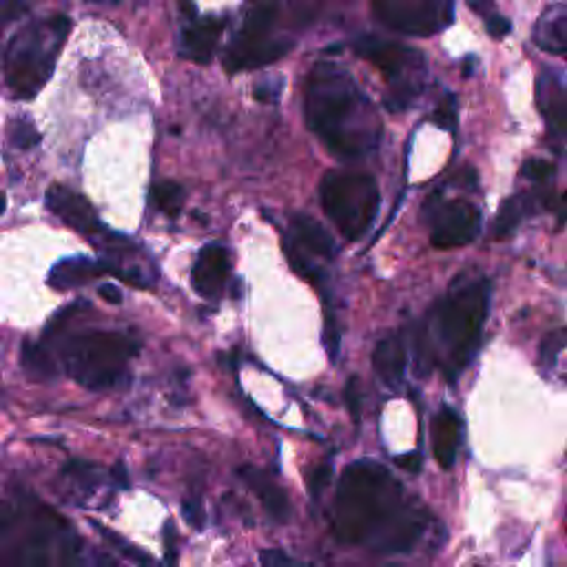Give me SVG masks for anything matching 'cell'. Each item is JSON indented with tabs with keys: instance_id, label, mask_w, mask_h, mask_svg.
Instances as JSON below:
<instances>
[{
	"instance_id": "cell-11",
	"label": "cell",
	"mask_w": 567,
	"mask_h": 567,
	"mask_svg": "<svg viewBox=\"0 0 567 567\" xmlns=\"http://www.w3.org/2000/svg\"><path fill=\"white\" fill-rule=\"evenodd\" d=\"M47 206L56 218L63 220L67 226L78 231L80 235L87 237L107 235L105 224L98 220L94 206L87 202L82 195L76 193V191L54 184V187H49L47 191Z\"/></svg>"
},
{
	"instance_id": "cell-24",
	"label": "cell",
	"mask_w": 567,
	"mask_h": 567,
	"mask_svg": "<svg viewBox=\"0 0 567 567\" xmlns=\"http://www.w3.org/2000/svg\"><path fill=\"white\" fill-rule=\"evenodd\" d=\"M528 211V200L525 198H512L508 200L499 211V218L494 222V235L505 237L517 229V224L523 218V213Z\"/></svg>"
},
{
	"instance_id": "cell-4",
	"label": "cell",
	"mask_w": 567,
	"mask_h": 567,
	"mask_svg": "<svg viewBox=\"0 0 567 567\" xmlns=\"http://www.w3.org/2000/svg\"><path fill=\"white\" fill-rule=\"evenodd\" d=\"M69 32L71 20L54 16L27 25L14 36L5 54V82L14 96L32 100L47 85Z\"/></svg>"
},
{
	"instance_id": "cell-43",
	"label": "cell",
	"mask_w": 567,
	"mask_h": 567,
	"mask_svg": "<svg viewBox=\"0 0 567 567\" xmlns=\"http://www.w3.org/2000/svg\"><path fill=\"white\" fill-rule=\"evenodd\" d=\"M100 3H116V0H100Z\"/></svg>"
},
{
	"instance_id": "cell-17",
	"label": "cell",
	"mask_w": 567,
	"mask_h": 567,
	"mask_svg": "<svg viewBox=\"0 0 567 567\" xmlns=\"http://www.w3.org/2000/svg\"><path fill=\"white\" fill-rule=\"evenodd\" d=\"M105 273H118L120 275V271H116L107 262L89 260V257H71V260H65L54 266L49 275V284L58 288V291H67V288L82 286V284L96 280V277L105 275Z\"/></svg>"
},
{
	"instance_id": "cell-8",
	"label": "cell",
	"mask_w": 567,
	"mask_h": 567,
	"mask_svg": "<svg viewBox=\"0 0 567 567\" xmlns=\"http://www.w3.org/2000/svg\"><path fill=\"white\" fill-rule=\"evenodd\" d=\"M277 9L280 0H251L240 34L224 56V65L231 74L275 63L291 49L288 40L271 38Z\"/></svg>"
},
{
	"instance_id": "cell-35",
	"label": "cell",
	"mask_w": 567,
	"mask_h": 567,
	"mask_svg": "<svg viewBox=\"0 0 567 567\" xmlns=\"http://www.w3.org/2000/svg\"><path fill=\"white\" fill-rule=\"evenodd\" d=\"M282 94V82H262V85L255 87V98L260 102H277V98Z\"/></svg>"
},
{
	"instance_id": "cell-39",
	"label": "cell",
	"mask_w": 567,
	"mask_h": 567,
	"mask_svg": "<svg viewBox=\"0 0 567 567\" xmlns=\"http://www.w3.org/2000/svg\"><path fill=\"white\" fill-rule=\"evenodd\" d=\"M397 466L406 468V470H408V472H419L421 470V459H419V455L397 457Z\"/></svg>"
},
{
	"instance_id": "cell-15",
	"label": "cell",
	"mask_w": 567,
	"mask_h": 567,
	"mask_svg": "<svg viewBox=\"0 0 567 567\" xmlns=\"http://www.w3.org/2000/svg\"><path fill=\"white\" fill-rule=\"evenodd\" d=\"M461 435L463 428L459 415L452 408H448V406H443L435 415V419H432V452H435L441 468L455 466L459 446H461Z\"/></svg>"
},
{
	"instance_id": "cell-6",
	"label": "cell",
	"mask_w": 567,
	"mask_h": 567,
	"mask_svg": "<svg viewBox=\"0 0 567 567\" xmlns=\"http://www.w3.org/2000/svg\"><path fill=\"white\" fill-rule=\"evenodd\" d=\"M322 206L346 240L357 242L379 211V189L370 175L328 171L322 180Z\"/></svg>"
},
{
	"instance_id": "cell-38",
	"label": "cell",
	"mask_w": 567,
	"mask_h": 567,
	"mask_svg": "<svg viewBox=\"0 0 567 567\" xmlns=\"http://www.w3.org/2000/svg\"><path fill=\"white\" fill-rule=\"evenodd\" d=\"M468 5H470V9L474 14H479V16H490V14H494V0H468Z\"/></svg>"
},
{
	"instance_id": "cell-21",
	"label": "cell",
	"mask_w": 567,
	"mask_h": 567,
	"mask_svg": "<svg viewBox=\"0 0 567 567\" xmlns=\"http://www.w3.org/2000/svg\"><path fill=\"white\" fill-rule=\"evenodd\" d=\"M20 362H23L25 373L36 381H51L58 377V364H56L54 353L45 344L25 342Z\"/></svg>"
},
{
	"instance_id": "cell-41",
	"label": "cell",
	"mask_w": 567,
	"mask_h": 567,
	"mask_svg": "<svg viewBox=\"0 0 567 567\" xmlns=\"http://www.w3.org/2000/svg\"><path fill=\"white\" fill-rule=\"evenodd\" d=\"M355 384H357V381H350V386H348V390H346V395H348V406H350V410L355 412V415H357V408H359V401H357V395H355Z\"/></svg>"
},
{
	"instance_id": "cell-12",
	"label": "cell",
	"mask_w": 567,
	"mask_h": 567,
	"mask_svg": "<svg viewBox=\"0 0 567 567\" xmlns=\"http://www.w3.org/2000/svg\"><path fill=\"white\" fill-rule=\"evenodd\" d=\"M229 273V251L222 244H206L198 253V260H195L193 271H191V284H193L195 291L206 297V300H215L224 291Z\"/></svg>"
},
{
	"instance_id": "cell-7",
	"label": "cell",
	"mask_w": 567,
	"mask_h": 567,
	"mask_svg": "<svg viewBox=\"0 0 567 567\" xmlns=\"http://www.w3.org/2000/svg\"><path fill=\"white\" fill-rule=\"evenodd\" d=\"M355 51L370 60L388 80L390 94L386 96V109L404 111L421 94L426 76V63L421 51L404 45L381 40L377 36H362L355 40Z\"/></svg>"
},
{
	"instance_id": "cell-27",
	"label": "cell",
	"mask_w": 567,
	"mask_h": 567,
	"mask_svg": "<svg viewBox=\"0 0 567 567\" xmlns=\"http://www.w3.org/2000/svg\"><path fill=\"white\" fill-rule=\"evenodd\" d=\"M286 246V255H288V260H291V266H293V271L297 273V275H302V277H306V280H311V282H319V271L315 268V264H313L311 260H308L306 255H304V253L300 251V246L295 244V242H293V244H284Z\"/></svg>"
},
{
	"instance_id": "cell-34",
	"label": "cell",
	"mask_w": 567,
	"mask_h": 567,
	"mask_svg": "<svg viewBox=\"0 0 567 567\" xmlns=\"http://www.w3.org/2000/svg\"><path fill=\"white\" fill-rule=\"evenodd\" d=\"M164 561L178 563V536H175L173 523L164 525Z\"/></svg>"
},
{
	"instance_id": "cell-37",
	"label": "cell",
	"mask_w": 567,
	"mask_h": 567,
	"mask_svg": "<svg viewBox=\"0 0 567 567\" xmlns=\"http://www.w3.org/2000/svg\"><path fill=\"white\" fill-rule=\"evenodd\" d=\"M100 297H105L107 302L109 304H120L122 302V293H120V288L116 286V284H102L100 286Z\"/></svg>"
},
{
	"instance_id": "cell-31",
	"label": "cell",
	"mask_w": 567,
	"mask_h": 567,
	"mask_svg": "<svg viewBox=\"0 0 567 567\" xmlns=\"http://www.w3.org/2000/svg\"><path fill=\"white\" fill-rule=\"evenodd\" d=\"M182 514L187 519V523L191 528L195 530H202L204 528V505L200 499H184L182 503Z\"/></svg>"
},
{
	"instance_id": "cell-28",
	"label": "cell",
	"mask_w": 567,
	"mask_h": 567,
	"mask_svg": "<svg viewBox=\"0 0 567 567\" xmlns=\"http://www.w3.org/2000/svg\"><path fill=\"white\" fill-rule=\"evenodd\" d=\"M29 0H0V36H3L5 27L14 20L23 18L29 12Z\"/></svg>"
},
{
	"instance_id": "cell-36",
	"label": "cell",
	"mask_w": 567,
	"mask_h": 567,
	"mask_svg": "<svg viewBox=\"0 0 567 567\" xmlns=\"http://www.w3.org/2000/svg\"><path fill=\"white\" fill-rule=\"evenodd\" d=\"M260 561H262V565H266V567L293 565V563H295V559H291V556H288V554H284L282 550H262Z\"/></svg>"
},
{
	"instance_id": "cell-30",
	"label": "cell",
	"mask_w": 567,
	"mask_h": 567,
	"mask_svg": "<svg viewBox=\"0 0 567 567\" xmlns=\"http://www.w3.org/2000/svg\"><path fill=\"white\" fill-rule=\"evenodd\" d=\"M435 122L441 129H452L457 122V100L455 96H446L441 100L439 109L435 111Z\"/></svg>"
},
{
	"instance_id": "cell-2",
	"label": "cell",
	"mask_w": 567,
	"mask_h": 567,
	"mask_svg": "<svg viewBox=\"0 0 567 567\" xmlns=\"http://www.w3.org/2000/svg\"><path fill=\"white\" fill-rule=\"evenodd\" d=\"M306 122L324 147L337 158H362L375 151L381 138L373 102L344 67L322 60L306 85Z\"/></svg>"
},
{
	"instance_id": "cell-9",
	"label": "cell",
	"mask_w": 567,
	"mask_h": 567,
	"mask_svg": "<svg viewBox=\"0 0 567 567\" xmlns=\"http://www.w3.org/2000/svg\"><path fill=\"white\" fill-rule=\"evenodd\" d=\"M381 23L406 36L428 38L450 27L455 0H373Z\"/></svg>"
},
{
	"instance_id": "cell-22",
	"label": "cell",
	"mask_w": 567,
	"mask_h": 567,
	"mask_svg": "<svg viewBox=\"0 0 567 567\" xmlns=\"http://www.w3.org/2000/svg\"><path fill=\"white\" fill-rule=\"evenodd\" d=\"M91 525H94V528L98 530V534H100L102 539H105L107 543L111 545V548H116V552H120V554L125 556L127 561H131V563H138V565H142V563L151 565L153 563L151 554H147V552H142L140 548H136V545H131L127 539H122L120 534L113 532V530L105 528V525L98 523V521H91Z\"/></svg>"
},
{
	"instance_id": "cell-18",
	"label": "cell",
	"mask_w": 567,
	"mask_h": 567,
	"mask_svg": "<svg viewBox=\"0 0 567 567\" xmlns=\"http://www.w3.org/2000/svg\"><path fill=\"white\" fill-rule=\"evenodd\" d=\"M240 477L242 481L260 497L268 517L280 521V523L288 521V517H291V503H288L286 494H284V490L280 486H275L264 472L257 470V468L253 466L240 468Z\"/></svg>"
},
{
	"instance_id": "cell-23",
	"label": "cell",
	"mask_w": 567,
	"mask_h": 567,
	"mask_svg": "<svg viewBox=\"0 0 567 567\" xmlns=\"http://www.w3.org/2000/svg\"><path fill=\"white\" fill-rule=\"evenodd\" d=\"M184 198L187 195H184V189L178 182H160L153 187V202H156L162 213L171 215V218L180 215L184 206Z\"/></svg>"
},
{
	"instance_id": "cell-16",
	"label": "cell",
	"mask_w": 567,
	"mask_h": 567,
	"mask_svg": "<svg viewBox=\"0 0 567 567\" xmlns=\"http://www.w3.org/2000/svg\"><path fill=\"white\" fill-rule=\"evenodd\" d=\"M534 45L552 56L567 54V5H550L534 25Z\"/></svg>"
},
{
	"instance_id": "cell-29",
	"label": "cell",
	"mask_w": 567,
	"mask_h": 567,
	"mask_svg": "<svg viewBox=\"0 0 567 567\" xmlns=\"http://www.w3.org/2000/svg\"><path fill=\"white\" fill-rule=\"evenodd\" d=\"M552 173H554V164L548 162V160L532 158L521 167V175L532 180V182H545V180L552 178Z\"/></svg>"
},
{
	"instance_id": "cell-3",
	"label": "cell",
	"mask_w": 567,
	"mask_h": 567,
	"mask_svg": "<svg viewBox=\"0 0 567 567\" xmlns=\"http://www.w3.org/2000/svg\"><path fill=\"white\" fill-rule=\"evenodd\" d=\"M488 308L490 286L486 280L461 284L437 308L435 335L448 381H457L461 370L472 362Z\"/></svg>"
},
{
	"instance_id": "cell-1",
	"label": "cell",
	"mask_w": 567,
	"mask_h": 567,
	"mask_svg": "<svg viewBox=\"0 0 567 567\" xmlns=\"http://www.w3.org/2000/svg\"><path fill=\"white\" fill-rule=\"evenodd\" d=\"M333 530L342 543L395 554L415 548L426 514L404 501V488L384 466L359 459L339 479Z\"/></svg>"
},
{
	"instance_id": "cell-19",
	"label": "cell",
	"mask_w": 567,
	"mask_h": 567,
	"mask_svg": "<svg viewBox=\"0 0 567 567\" xmlns=\"http://www.w3.org/2000/svg\"><path fill=\"white\" fill-rule=\"evenodd\" d=\"M373 366L375 373L379 375V379L384 381L388 388L397 390L401 384H404V375H406V346L401 342V337L397 335H390V337H384L377 344L373 355Z\"/></svg>"
},
{
	"instance_id": "cell-32",
	"label": "cell",
	"mask_w": 567,
	"mask_h": 567,
	"mask_svg": "<svg viewBox=\"0 0 567 567\" xmlns=\"http://www.w3.org/2000/svg\"><path fill=\"white\" fill-rule=\"evenodd\" d=\"M333 477V468L331 466H319L313 470L311 479H308V488H311L313 497L319 499V494L324 492V488L328 486V481H331Z\"/></svg>"
},
{
	"instance_id": "cell-20",
	"label": "cell",
	"mask_w": 567,
	"mask_h": 567,
	"mask_svg": "<svg viewBox=\"0 0 567 567\" xmlns=\"http://www.w3.org/2000/svg\"><path fill=\"white\" fill-rule=\"evenodd\" d=\"M291 226L293 235H295V244H300L304 251L319 257H333L335 251H337L331 233L317 220L308 218V215H295Z\"/></svg>"
},
{
	"instance_id": "cell-42",
	"label": "cell",
	"mask_w": 567,
	"mask_h": 567,
	"mask_svg": "<svg viewBox=\"0 0 567 567\" xmlns=\"http://www.w3.org/2000/svg\"><path fill=\"white\" fill-rule=\"evenodd\" d=\"M556 213H559V226L567 224V191L563 193V198H561L559 206H556Z\"/></svg>"
},
{
	"instance_id": "cell-5",
	"label": "cell",
	"mask_w": 567,
	"mask_h": 567,
	"mask_svg": "<svg viewBox=\"0 0 567 567\" xmlns=\"http://www.w3.org/2000/svg\"><path fill=\"white\" fill-rule=\"evenodd\" d=\"M136 339L125 333L89 331L67 339V373L87 390H111L125 384L127 366L138 355Z\"/></svg>"
},
{
	"instance_id": "cell-40",
	"label": "cell",
	"mask_w": 567,
	"mask_h": 567,
	"mask_svg": "<svg viewBox=\"0 0 567 567\" xmlns=\"http://www.w3.org/2000/svg\"><path fill=\"white\" fill-rule=\"evenodd\" d=\"M111 477H113V481H116V486L118 488H127L129 486V479H127V468H125V463H116V466L111 468Z\"/></svg>"
},
{
	"instance_id": "cell-13",
	"label": "cell",
	"mask_w": 567,
	"mask_h": 567,
	"mask_svg": "<svg viewBox=\"0 0 567 567\" xmlns=\"http://www.w3.org/2000/svg\"><path fill=\"white\" fill-rule=\"evenodd\" d=\"M536 105L548 133L556 140L567 136V89L559 74L548 69L536 80Z\"/></svg>"
},
{
	"instance_id": "cell-10",
	"label": "cell",
	"mask_w": 567,
	"mask_h": 567,
	"mask_svg": "<svg viewBox=\"0 0 567 567\" xmlns=\"http://www.w3.org/2000/svg\"><path fill=\"white\" fill-rule=\"evenodd\" d=\"M481 229V213L466 200L439 204L432 213L430 242L437 249H459L470 244Z\"/></svg>"
},
{
	"instance_id": "cell-26",
	"label": "cell",
	"mask_w": 567,
	"mask_h": 567,
	"mask_svg": "<svg viewBox=\"0 0 567 567\" xmlns=\"http://www.w3.org/2000/svg\"><path fill=\"white\" fill-rule=\"evenodd\" d=\"M9 138H12L14 147L23 149H34L40 142V133L36 131V127L29 120H14L12 129H9Z\"/></svg>"
},
{
	"instance_id": "cell-25",
	"label": "cell",
	"mask_w": 567,
	"mask_h": 567,
	"mask_svg": "<svg viewBox=\"0 0 567 567\" xmlns=\"http://www.w3.org/2000/svg\"><path fill=\"white\" fill-rule=\"evenodd\" d=\"M567 348V328H556L539 346V362L545 370H550L556 364L559 355Z\"/></svg>"
},
{
	"instance_id": "cell-33",
	"label": "cell",
	"mask_w": 567,
	"mask_h": 567,
	"mask_svg": "<svg viewBox=\"0 0 567 567\" xmlns=\"http://www.w3.org/2000/svg\"><path fill=\"white\" fill-rule=\"evenodd\" d=\"M486 29H488V34L492 36V38L501 40V38H505V36L510 34L512 25H510L508 18L499 16V14H490V16L486 18Z\"/></svg>"
},
{
	"instance_id": "cell-14",
	"label": "cell",
	"mask_w": 567,
	"mask_h": 567,
	"mask_svg": "<svg viewBox=\"0 0 567 567\" xmlns=\"http://www.w3.org/2000/svg\"><path fill=\"white\" fill-rule=\"evenodd\" d=\"M222 29H224V23L218 18H200L191 23L180 38V56L198 65L211 63L218 49Z\"/></svg>"
}]
</instances>
